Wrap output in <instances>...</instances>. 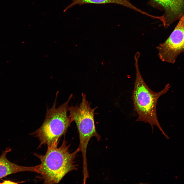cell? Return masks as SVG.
<instances>
[{"label":"cell","instance_id":"1","mask_svg":"<svg viewBox=\"0 0 184 184\" xmlns=\"http://www.w3.org/2000/svg\"><path fill=\"white\" fill-rule=\"evenodd\" d=\"M59 142L47 146L44 155L34 153L40 161L38 178L43 180L44 183H57L67 173L77 169L78 166L75 160L80 151L79 148L71 152L70 145L65 139L58 147Z\"/></svg>","mask_w":184,"mask_h":184},{"label":"cell","instance_id":"2","mask_svg":"<svg viewBox=\"0 0 184 184\" xmlns=\"http://www.w3.org/2000/svg\"><path fill=\"white\" fill-rule=\"evenodd\" d=\"M140 56L139 54L137 53L134 56L136 77L132 97L134 109L138 115L136 121H143L149 123L152 127L153 133L154 126L155 125L167 139L168 137L158 122L156 106L159 98L167 92L170 86L167 84L163 90L158 92H155L149 88L140 72L138 63Z\"/></svg>","mask_w":184,"mask_h":184},{"label":"cell","instance_id":"3","mask_svg":"<svg viewBox=\"0 0 184 184\" xmlns=\"http://www.w3.org/2000/svg\"><path fill=\"white\" fill-rule=\"evenodd\" d=\"M59 91L56 92L55 99L52 107L47 108L44 120L41 126L30 134L39 140L38 148L43 145L50 146L60 141V138L65 135L68 127L73 122L68 116V103L73 97L71 94L68 100L56 108V101Z\"/></svg>","mask_w":184,"mask_h":184},{"label":"cell","instance_id":"4","mask_svg":"<svg viewBox=\"0 0 184 184\" xmlns=\"http://www.w3.org/2000/svg\"><path fill=\"white\" fill-rule=\"evenodd\" d=\"M82 101L79 105L69 106V117L75 122L78 132L79 143L78 148L82 154L83 168L88 167L86 157L87 146L91 137H96L98 141L101 137L96 130L94 119L95 111L97 107L92 108L87 100L85 94L82 93Z\"/></svg>","mask_w":184,"mask_h":184},{"label":"cell","instance_id":"5","mask_svg":"<svg viewBox=\"0 0 184 184\" xmlns=\"http://www.w3.org/2000/svg\"><path fill=\"white\" fill-rule=\"evenodd\" d=\"M179 20L168 38L156 47L162 61L174 64L177 56L184 52V14Z\"/></svg>","mask_w":184,"mask_h":184},{"label":"cell","instance_id":"6","mask_svg":"<svg viewBox=\"0 0 184 184\" xmlns=\"http://www.w3.org/2000/svg\"><path fill=\"white\" fill-rule=\"evenodd\" d=\"M151 7L164 12L162 15L164 27L167 28L179 20L184 14V0H149Z\"/></svg>","mask_w":184,"mask_h":184},{"label":"cell","instance_id":"7","mask_svg":"<svg viewBox=\"0 0 184 184\" xmlns=\"http://www.w3.org/2000/svg\"><path fill=\"white\" fill-rule=\"evenodd\" d=\"M12 149L7 148L0 156V179L17 173L30 171L38 173L39 165L33 166H24L17 165L9 161L6 157L7 153Z\"/></svg>","mask_w":184,"mask_h":184},{"label":"cell","instance_id":"8","mask_svg":"<svg viewBox=\"0 0 184 184\" xmlns=\"http://www.w3.org/2000/svg\"><path fill=\"white\" fill-rule=\"evenodd\" d=\"M108 4H114L120 5L140 14L143 12L142 10L133 5L129 0H72V3L66 7L63 10V12H65L68 9L76 5L80 6L87 4L104 5Z\"/></svg>","mask_w":184,"mask_h":184},{"label":"cell","instance_id":"9","mask_svg":"<svg viewBox=\"0 0 184 184\" xmlns=\"http://www.w3.org/2000/svg\"><path fill=\"white\" fill-rule=\"evenodd\" d=\"M18 183H19L18 182H16L9 180H5L2 183H0L2 184H17Z\"/></svg>","mask_w":184,"mask_h":184}]
</instances>
